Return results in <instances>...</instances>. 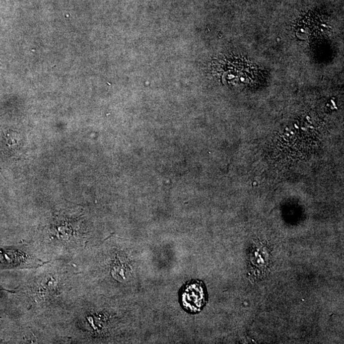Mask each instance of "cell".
<instances>
[{
    "label": "cell",
    "mask_w": 344,
    "mask_h": 344,
    "mask_svg": "<svg viewBox=\"0 0 344 344\" xmlns=\"http://www.w3.org/2000/svg\"><path fill=\"white\" fill-rule=\"evenodd\" d=\"M206 290L199 280L191 281L183 287L180 300L184 309L191 313L199 312L206 303Z\"/></svg>",
    "instance_id": "obj_1"
}]
</instances>
